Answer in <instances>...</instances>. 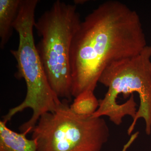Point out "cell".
I'll return each instance as SVG.
<instances>
[{
  "label": "cell",
  "instance_id": "4",
  "mask_svg": "<svg viewBox=\"0 0 151 151\" xmlns=\"http://www.w3.org/2000/svg\"><path fill=\"white\" fill-rule=\"evenodd\" d=\"M75 5L55 1L35 22L40 40L36 45L50 85L58 98L72 99L70 47L81 23Z\"/></svg>",
  "mask_w": 151,
  "mask_h": 151
},
{
  "label": "cell",
  "instance_id": "6",
  "mask_svg": "<svg viewBox=\"0 0 151 151\" xmlns=\"http://www.w3.org/2000/svg\"><path fill=\"white\" fill-rule=\"evenodd\" d=\"M6 124L0 121V151H37L36 140L27 137L31 130L17 133L9 128Z\"/></svg>",
  "mask_w": 151,
  "mask_h": 151
},
{
  "label": "cell",
  "instance_id": "5",
  "mask_svg": "<svg viewBox=\"0 0 151 151\" xmlns=\"http://www.w3.org/2000/svg\"><path fill=\"white\" fill-rule=\"evenodd\" d=\"M63 100L53 112L42 115L32 131L37 151H101L110 131L102 117L79 116Z\"/></svg>",
  "mask_w": 151,
  "mask_h": 151
},
{
  "label": "cell",
  "instance_id": "7",
  "mask_svg": "<svg viewBox=\"0 0 151 151\" xmlns=\"http://www.w3.org/2000/svg\"><path fill=\"white\" fill-rule=\"evenodd\" d=\"M21 0H0V47H4L14 29Z\"/></svg>",
  "mask_w": 151,
  "mask_h": 151
},
{
  "label": "cell",
  "instance_id": "2",
  "mask_svg": "<svg viewBox=\"0 0 151 151\" xmlns=\"http://www.w3.org/2000/svg\"><path fill=\"white\" fill-rule=\"evenodd\" d=\"M99 82L108 90L99 100L93 118L108 116L116 125L127 116L133 122L127 130L130 136L138 120L145 123L146 134H151V46L147 45L135 56L113 63L107 66Z\"/></svg>",
  "mask_w": 151,
  "mask_h": 151
},
{
  "label": "cell",
  "instance_id": "1",
  "mask_svg": "<svg viewBox=\"0 0 151 151\" xmlns=\"http://www.w3.org/2000/svg\"><path fill=\"white\" fill-rule=\"evenodd\" d=\"M147 45L136 11L114 0L99 5L81 22L72 40V97L86 91L94 92L107 66L137 55Z\"/></svg>",
  "mask_w": 151,
  "mask_h": 151
},
{
  "label": "cell",
  "instance_id": "3",
  "mask_svg": "<svg viewBox=\"0 0 151 151\" xmlns=\"http://www.w3.org/2000/svg\"><path fill=\"white\" fill-rule=\"evenodd\" d=\"M38 0H21L18 13L13 24L14 29L18 34V47L11 52L17 61L16 76L24 79L27 94L21 103L11 108L3 117L7 123L17 113L30 108V119L20 127L22 132L33 129L41 116L53 112L62 101L52 89L47 77L34 38L36 8Z\"/></svg>",
  "mask_w": 151,
  "mask_h": 151
},
{
  "label": "cell",
  "instance_id": "8",
  "mask_svg": "<svg viewBox=\"0 0 151 151\" xmlns=\"http://www.w3.org/2000/svg\"><path fill=\"white\" fill-rule=\"evenodd\" d=\"M99 106V100L94 92L86 91L75 97L70 108L73 113L79 116H91L97 111Z\"/></svg>",
  "mask_w": 151,
  "mask_h": 151
}]
</instances>
